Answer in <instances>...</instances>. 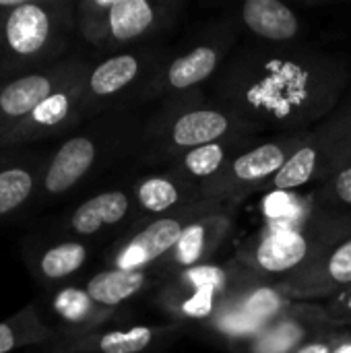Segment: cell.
Segmentation results:
<instances>
[{"label": "cell", "instance_id": "277c9868", "mask_svg": "<svg viewBox=\"0 0 351 353\" xmlns=\"http://www.w3.org/2000/svg\"><path fill=\"white\" fill-rule=\"evenodd\" d=\"M221 211H225V207L219 201L203 199L180 207L170 217H159L151 221L139 234H134L116 254V269L143 271L151 263L168 256L192 223Z\"/></svg>", "mask_w": 351, "mask_h": 353}, {"label": "cell", "instance_id": "2e32d148", "mask_svg": "<svg viewBox=\"0 0 351 353\" xmlns=\"http://www.w3.org/2000/svg\"><path fill=\"white\" fill-rule=\"evenodd\" d=\"M137 199L141 207L149 213H166V211H178L180 205L194 203L192 188L188 180H176V178H147L137 188Z\"/></svg>", "mask_w": 351, "mask_h": 353}, {"label": "cell", "instance_id": "9c48e42d", "mask_svg": "<svg viewBox=\"0 0 351 353\" xmlns=\"http://www.w3.org/2000/svg\"><path fill=\"white\" fill-rule=\"evenodd\" d=\"M230 225H232V219L225 211L192 223L184 232L176 248L168 254V263L172 267H178L180 271L199 267V263L203 265L217 250Z\"/></svg>", "mask_w": 351, "mask_h": 353}, {"label": "cell", "instance_id": "44dd1931", "mask_svg": "<svg viewBox=\"0 0 351 353\" xmlns=\"http://www.w3.org/2000/svg\"><path fill=\"white\" fill-rule=\"evenodd\" d=\"M228 151H230V143L228 141H219V143H211V145H203L197 149L186 151L178 165L182 170V174L188 178H197V180H211L213 176H217L225 163H228Z\"/></svg>", "mask_w": 351, "mask_h": 353}, {"label": "cell", "instance_id": "3957f363", "mask_svg": "<svg viewBox=\"0 0 351 353\" xmlns=\"http://www.w3.org/2000/svg\"><path fill=\"white\" fill-rule=\"evenodd\" d=\"M302 139L304 134H292L240 153L238 157L228 161L217 176L201 184L199 196L221 203L225 199H242L252 190L271 186L273 178L298 151Z\"/></svg>", "mask_w": 351, "mask_h": 353}, {"label": "cell", "instance_id": "603a6c76", "mask_svg": "<svg viewBox=\"0 0 351 353\" xmlns=\"http://www.w3.org/2000/svg\"><path fill=\"white\" fill-rule=\"evenodd\" d=\"M155 339V329L134 327L128 331H114L103 335L97 341L101 353H141L145 352Z\"/></svg>", "mask_w": 351, "mask_h": 353}, {"label": "cell", "instance_id": "5bb4252c", "mask_svg": "<svg viewBox=\"0 0 351 353\" xmlns=\"http://www.w3.org/2000/svg\"><path fill=\"white\" fill-rule=\"evenodd\" d=\"M128 211V196L124 192L112 190L97 194L83 203L72 215V228L79 234H95L103 225L118 223Z\"/></svg>", "mask_w": 351, "mask_h": 353}, {"label": "cell", "instance_id": "6da1fadb", "mask_svg": "<svg viewBox=\"0 0 351 353\" xmlns=\"http://www.w3.org/2000/svg\"><path fill=\"white\" fill-rule=\"evenodd\" d=\"M350 236L351 215H312L300 228H265L240 248L238 261L250 273L288 279L314 265Z\"/></svg>", "mask_w": 351, "mask_h": 353}, {"label": "cell", "instance_id": "9a60e30c", "mask_svg": "<svg viewBox=\"0 0 351 353\" xmlns=\"http://www.w3.org/2000/svg\"><path fill=\"white\" fill-rule=\"evenodd\" d=\"M147 283L145 271H122V269H112L97 273L95 277L89 279L87 283V296L89 300L103 304V306H116L132 296H137L143 285Z\"/></svg>", "mask_w": 351, "mask_h": 353}, {"label": "cell", "instance_id": "f1b7e54d", "mask_svg": "<svg viewBox=\"0 0 351 353\" xmlns=\"http://www.w3.org/2000/svg\"><path fill=\"white\" fill-rule=\"evenodd\" d=\"M14 347V335L8 325H0V353L10 352Z\"/></svg>", "mask_w": 351, "mask_h": 353}, {"label": "cell", "instance_id": "4fadbf2b", "mask_svg": "<svg viewBox=\"0 0 351 353\" xmlns=\"http://www.w3.org/2000/svg\"><path fill=\"white\" fill-rule=\"evenodd\" d=\"M108 8L110 31L118 41L145 35L157 21V10L147 0H114L103 2Z\"/></svg>", "mask_w": 351, "mask_h": 353}, {"label": "cell", "instance_id": "e0dca14e", "mask_svg": "<svg viewBox=\"0 0 351 353\" xmlns=\"http://www.w3.org/2000/svg\"><path fill=\"white\" fill-rule=\"evenodd\" d=\"M219 64V52L211 46H199L192 52L176 58L166 72V87L184 91L192 85L203 83L207 77L213 74V70Z\"/></svg>", "mask_w": 351, "mask_h": 353}, {"label": "cell", "instance_id": "8992f818", "mask_svg": "<svg viewBox=\"0 0 351 353\" xmlns=\"http://www.w3.org/2000/svg\"><path fill=\"white\" fill-rule=\"evenodd\" d=\"M351 285V236L331 248L314 265L275 283L277 292L290 302L331 300Z\"/></svg>", "mask_w": 351, "mask_h": 353}, {"label": "cell", "instance_id": "52a82bcc", "mask_svg": "<svg viewBox=\"0 0 351 353\" xmlns=\"http://www.w3.org/2000/svg\"><path fill=\"white\" fill-rule=\"evenodd\" d=\"M323 308L312 304H290L281 316H277L261 335L246 343L250 353H292L302 343L323 333L319 329H331Z\"/></svg>", "mask_w": 351, "mask_h": 353}, {"label": "cell", "instance_id": "ba28073f", "mask_svg": "<svg viewBox=\"0 0 351 353\" xmlns=\"http://www.w3.org/2000/svg\"><path fill=\"white\" fill-rule=\"evenodd\" d=\"M236 128V118L221 110L197 108L178 114L166 128V141L170 147L180 151H190L203 145L219 143L232 137Z\"/></svg>", "mask_w": 351, "mask_h": 353}, {"label": "cell", "instance_id": "d6986e66", "mask_svg": "<svg viewBox=\"0 0 351 353\" xmlns=\"http://www.w3.org/2000/svg\"><path fill=\"white\" fill-rule=\"evenodd\" d=\"M139 68H141V64H139L137 56H132V54L114 56V58L101 62L93 70V74L89 79V87L99 97L114 95L137 79Z\"/></svg>", "mask_w": 351, "mask_h": 353}, {"label": "cell", "instance_id": "cb8c5ba5", "mask_svg": "<svg viewBox=\"0 0 351 353\" xmlns=\"http://www.w3.org/2000/svg\"><path fill=\"white\" fill-rule=\"evenodd\" d=\"M33 180L25 170L0 172V215L19 207L31 192Z\"/></svg>", "mask_w": 351, "mask_h": 353}, {"label": "cell", "instance_id": "4316f807", "mask_svg": "<svg viewBox=\"0 0 351 353\" xmlns=\"http://www.w3.org/2000/svg\"><path fill=\"white\" fill-rule=\"evenodd\" d=\"M323 312H325L327 323L333 327L351 325V285L343 292H339L337 296H333L327 302V306H323Z\"/></svg>", "mask_w": 351, "mask_h": 353}, {"label": "cell", "instance_id": "ffe728a7", "mask_svg": "<svg viewBox=\"0 0 351 353\" xmlns=\"http://www.w3.org/2000/svg\"><path fill=\"white\" fill-rule=\"evenodd\" d=\"M312 203L302 201L292 190H275L265 201V217L267 228H300L312 219L310 215Z\"/></svg>", "mask_w": 351, "mask_h": 353}, {"label": "cell", "instance_id": "83f0119b", "mask_svg": "<svg viewBox=\"0 0 351 353\" xmlns=\"http://www.w3.org/2000/svg\"><path fill=\"white\" fill-rule=\"evenodd\" d=\"M337 335L339 333H333V331L327 329V331L314 335L312 339H308L306 343H302L298 350H294L292 353H333Z\"/></svg>", "mask_w": 351, "mask_h": 353}, {"label": "cell", "instance_id": "8fae6325", "mask_svg": "<svg viewBox=\"0 0 351 353\" xmlns=\"http://www.w3.org/2000/svg\"><path fill=\"white\" fill-rule=\"evenodd\" d=\"M93 159L95 145L87 137L70 139L52 159V165L46 174V188L54 194L68 190L85 176V172L93 165Z\"/></svg>", "mask_w": 351, "mask_h": 353}, {"label": "cell", "instance_id": "5b68a950", "mask_svg": "<svg viewBox=\"0 0 351 353\" xmlns=\"http://www.w3.org/2000/svg\"><path fill=\"white\" fill-rule=\"evenodd\" d=\"M232 283L234 281L230 279V273L225 269L199 265L180 271L178 279L168 285L161 300L170 312L182 319L205 321L221 312V302L230 296Z\"/></svg>", "mask_w": 351, "mask_h": 353}, {"label": "cell", "instance_id": "d4e9b609", "mask_svg": "<svg viewBox=\"0 0 351 353\" xmlns=\"http://www.w3.org/2000/svg\"><path fill=\"white\" fill-rule=\"evenodd\" d=\"M317 199L323 207H351V168L337 172L327 180Z\"/></svg>", "mask_w": 351, "mask_h": 353}, {"label": "cell", "instance_id": "30bf717a", "mask_svg": "<svg viewBox=\"0 0 351 353\" xmlns=\"http://www.w3.org/2000/svg\"><path fill=\"white\" fill-rule=\"evenodd\" d=\"M242 21L252 33L271 41L294 39L300 31L296 12L279 0H248L242 6Z\"/></svg>", "mask_w": 351, "mask_h": 353}, {"label": "cell", "instance_id": "f546056e", "mask_svg": "<svg viewBox=\"0 0 351 353\" xmlns=\"http://www.w3.org/2000/svg\"><path fill=\"white\" fill-rule=\"evenodd\" d=\"M333 353H351V333H339L337 335Z\"/></svg>", "mask_w": 351, "mask_h": 353}, {"label": "cell", "instance_id": "484cf974", "mask_svg": "<svg viewBox=\"0 0 351 353\" xmlns=\"http://www.w3.org/2000/svg\"><path fill=\"white\" fill-rule=\"evenodd\" d=\"M66 114H68V97H66L64 93H56V95H50V97L33 112V120H35L37 124L52 126V124H58Z\"/></svg>", "mask_w": 351, "mask_h": 353}, {"label": "cell", "instance_id": "7402d4cb", "mask_svg": "<svg viewBox=\"0 0 351 353\" xmlns=\"http://www.w3.org/2000/svg\"><path fill=\"white\" fill-rule=\"evenodd\" d=\"M87 259V250L83 244L68 242L50 248L41 259V271L50 279H62L70 273H74Z\"/></svg>", "mask_w": 351, "mask_h": 353}, {"label": "cell", "instance_id": "ac0fdd59", "mask_svg": "<svg viewBox=\"0 0 351 353\" xmlns=\"http://www.w3.org/2000/svg\"><path fill=\"white\" fill-rule=\"evenodd\" d=\"M50 81L39 74L23 77L12 81L0 93V108L8 116H23L27 112H35L50 97Z\"/></svg>", "mask_w": 351, "mask_h": 353}, {"label": "cell", "instance_id": "7c38bea8", "mask_svg": "<svg viewBox=\"0 0 351 353\" xmlns=\"http://www.w3.org/2000/svg\"><path fill=\"white\" fill-rule=\"evenodd\" d=\"M50 33V19L46 10L35 4H19L6 21L8 46L19 54L37 52Z\"/></svg>", "mask_w": 351, "mask_h": 353}, {"label": "cell", "instance_id": "7a4b0ae2", "mask_svg": "<svg viewBox=\"0 0 351 353\" xmlns=\"http://www.w3.org/2000/svg\"><path fill=\"white\" fill-rule=\"evenodd\" d=\"M345 168H351V110L317 132L304 134L298 151L273 178L271 188L296 190L310 182H327Z\"/></svg>", "mask_w": 351, "mask_h": 353}]
</instances>
